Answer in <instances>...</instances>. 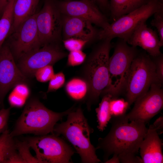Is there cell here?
Segmentation results:
<instances>
[{
    "label": "cell",
    "instance_id": "1",
    "mask_svg": "<svg viewBox=\"0 0 163 163\" xmlns=\"http://www.w3.org/2000/svg\"><path fill=\"white\" fill-rule=\"evenodd\" d=\"M126 114L112 117L110 120L111 127L109 132L105 137L98 139L96 148L103 151L104 162L112 155H136L138 152L148 128L145 123L141 120L129 123Z\"/></svg>",
    "mask_w": 163,
    "mask_h": 163
},
{
    "label": "cell",
    "instance_id": "2",
    "mask_svg": "<svg viewBox=\"0 0 163 163\" xmlns=\"http://www.w3.org/2000/svg\"><path fill=\"white\" fill-rule=\"evenodd\" d=\"M112 39L105 38L94 48L82 68L83 79L87 82L88 91L86 101L88 110L97 102L100 96L107 92L109 84V54Z\"/></svg>",
    "mask_w": 163,
    "mask_h": 163
},
{
    "label": "cell",
    "instance_id": "3",
    "mask_svg": "<svg viewBox=\"0 0 163 163\" xmlns=\"http://www.w3.org/2000/svg\"><path fill=\"white\" fill-rule=\"evenodd\" d=\"M67 120L56 124L53 133L62 135L80 155L82 163H98L100 160L96 148L91 144L90 135L93 129L89 126L81 107L73 108L67 114Z\"/></svg>",
    "mask_w": 163,
    "mask_h": 163
},
{
    "label": "cell",
    "instance_id": "4",
    "mask_svg": "<svg viewBox=\"0 0 163 163\" xmlns=\"http://www.w3.org/2000/svg\"><path fill=\"white\" fill-rule=\"evenodd\" d=\"M73 107L62 112H56L47 108L37 99H32L26 105L10 135L13 137L27 133L42 136L53 133L57 122Z\"/></svg>",
    "mask_w": 163,
    "mask_h": 163
},
{
    "label": "cell",
    "instance_id": "5",
    "mask_svg": "<svg viewBox=\"0 0 163 163\" xmlns=\"http://www.w3.org/2000/svg\"><path fill=\"white\" fill-rule=\"evenodd\" d=\"M157 82L162 84L156 75L152 56L139 52L132 62L125 89L126 101L129 106L144 95L152 84Z\"/></svg>",
    "mask_w": 163,
    "mask_h": 163
},
{
    "label": "cell",
    "instance_id": "6",
    "mask_svg": "<svg viewBox=\"0 0 163 163\" xmlns=\"http://www.w3.org/2000/svg\"><path fill=\"white\" fill-rule=\"evenodd\" d=\"M138 52L136 47L130 46L126 41L118 38L109 58V84L105 94H110L112 98H116L125 91L132 62Z\"/></svg>",
    "mask_w": 163,
    "mask_h": 163
},
{
    "label": "cell",
    "instance_id": "7",
    "mask_svg": "<svg viewBox=\"0 0 163 163\" xmlns=\"http://www.w3.org/2000/svg\"><path fill=\"white\" fill-rule=\"evenodd\" d=\"M163 8V1L150 0L136 10L113 21L105 28L100 30L98 40L118 37L126 41L136 27L146 21L156 12Z\"/></svg>",
    "mask_w": 163,
    "mask_h": 163
},
{
    "label": "cell",
    "instance_id": "8",
    "mask_svg": "<svg viewBox=\"0 0 163 163\" xmlns=\"http://www.w3.org/2000/svg\"><path fill=\"white\" fill-rule=\"evenodd\" d=\"M25 141L35 152L39 163H70L75 152L64 140L54 134L30 137Z\"/></svg>",
    "mask_w": 163,
    "mask_h": 163
},
{
    "label": "cell",
    "instance_id": "9",
    "mask_svg": "<svg viewBox=\"0 0 163 163\" xmlns=\"http://www.w3.org/2000/svg\"><path fill=\"white\" fill-rule=\"evenodd\" d=\"M35 14L21 24L8 37L6 43L14 57L17 58L19 59L42 46L37 30Z\"/></svg>",
    "mask_w": 163,
    "mask_h": 163
},
{
    "label": "cell",
    "instance_id": "10",
    "mask_svg": "<svg viewBox=\"0 0 163 163\" xmlns=\"http://www.w3.org/2000/svg\"><path fill=\"white\" fill-rule=\"evenodd\" d=\"M61 13L52 2L46 1L41 9L35 14L39 37L42 46L56 43L59 40L62 30Z\"/></svg>",
    "mask_w": 163,
    "mask_h": 163
},
{
    "label": "cell",
    "instance_id": "11",
    "mask_svg": "<svg viewBox=\"0 0 163 163\" xmlns=\"http://www.w3.org/2000/svg\"><path fill=\"white\" fill-rule=\"evenodd\" d=\"M55 43L45 45L19 59L18 67L22 73L26 76L34 75L38 69L66 57L67 53Z\"/></svg>",
    "mask_w": 163,
    "mask_h": 163
},
{
    "label": "cell",
    "instance_id": "12",
    "mask_svg": "<svg viewBox=\"0 0 163 163\" xmlns=\"http://www.w3.org/2000/svg\"><path fill=\"white\" fill-rule=\"evenodd\" d=\"M162 84L155 83L148 91L137 99L131 111L126 114L130 121L139 120L145 123L157 114L163 108V90Z\"/></svg>",
    "mask_w": 163,
    "mask_h": 163
},
{
    "label": "cell",
    "instance_id": "13",
    "mask_svg": "<svg viewBox=\"0 0 163 163\" xmlns=\"http://www.w3.org/2000/svg\"><path fill=\"white\" fill-rule=\"evenodd\" d=\"M26 80V76L16 65L9 46L3 44L0 49V105L11 88Z\"/></svg>",
    "mask_w": 163,
    "mask_h": 163
},
{
    "label": "cell",
    "instance_id": "14",
    "mask_svg": "<svg viewBox=\"0 0 163 163\" xmlns=\"http://www.w3.org/2000/svg\"><path fill=\"white\" fill-rule=\"evenodd\" d=\"M57 6L61 14L81 18L104 29L109 24L106 17L93 2L79 0H62Z\"/></svg>",
    "mask_w": 163,
    "mask_h": 163
},
{
    "label": "cell",
    "instance_id": "15",
    "mask_svg": "<svg viewBox=\"0 0 163 163\" xmlns=\"http://www.w3.org/2000/svg\"><path fill=\"white\" fill-rule=\"evenodd\" d=\"M146 22L140 23L126 41L131 46L141 47L151 56H158L161 54L158 35L156 31L148 26Z\"/></svg>",
    "mask_w": 163,
    "mask_h": 163
},
{
    "label": "cell",
    "instance_id": "16",
    "mask_svg": "<svg viewBox=\"0 0 163 163\" xmlns=\"http://www.w3.org/2000/svg\"><path fill=\"white\" fill-rule=\"evenodd\" d=\"M64 40L76 38L90 41L98 40V30L88 21L81 18L64 15L62 17Z\"/></svg>",
    "mask_w": 163,
    "mask_h": 163
},
{
    "label": "cell",
    "instance_id": "17",
    "mask_svg": "<svg viewBox=\"0 0 163 163\" xmlns=\"http://www.w3.org/2000/svg\"><path fill=\"white\" fill-rule=\"evenodd\" d=\"M159 135L150 125L139 148L142 163L163 162L162 143Z\"/></svg>",
    "mask_w": 163,
    "mask_h": 163
},
{
    "label": "cell",
    "instance_id": "18",
    "mask_svg": "<svg viewBox=\"0 0 163 163\" xmlns=\"http://www.w3.org/2000/svg\"><path fill=\"white\" fill-rule=\"evenodd\" d=\"M40 1L14 0L13 21L10 34L22 23L36 13V10Z\"/></svg>",
    "mask_w": 163,
    "mask_h": 163
},
{
    "label": "cell",
    "instance_id": "19",
    "mask_svg": "<svg viewBox=\"0 0 163 163\" xmlns=\"http://www.w3.org/2000/svg\"><path fill=\"white\" fill-rule=\"evenodd\" d=\"M150 0H110L109 9L114 21L147 3Z\"/></svg>",
    "mask_w": 163,
    "mask_h": 163
},
{
    "label": "cell",
    "instance_id": "20",
    "mask_svg": "<svg viewBox=\"0 0 163 163\" xmlns=\"http://www.w3.org/2000/svg\"><path fill=\"white\" fill-rule=\"evenodd\" d=\"M66 90L71 98L79 101L84 99L86 100L88 88L87 83L84 79L74 78L67 83L66 85Z\"/></svg>",
    "mask_w": 163,
    "mask_h": 163
},
{
    "label": "cell",
    "instance_id": "21",
    "mask_svg": "<svg viewBox=\"0 0 163 163\" xmlns=\"http://www.w3.org/2000/svg\"><path fill=\"white\" fill-rule=\"evenodd\" d=\"M112 98V96L110 94H104L102 96L98 107L95 109L98 123L97 128L100 131H103L105 129L112 118L109 104Z\"/></svg>",
    "mask_w": 163,
    "mask_h": 163
},
{
    "label": "cell",
    "instance_id": "22",
    "mask_svg": "<svg viewBox=\"0 0 163 163\" xmlns=\"http://www.w3.org/2000/svg\"><path fill=\"white\" fill-rule=\"evenodd\" d=\"M14 0H10L0 18V49L8 37L13 21V6Z\"/></svg>",
    "mask_w": 163,
    "mask_h": 163
},
{
    "label": "cell",
    "instance_id": "23",
    "mask_svg": "<svg viewBox=\"0 0 163 163\" xmlns=\"http://www.w3.org/2000/svg\"><path fill=\"white\" fill-rule=\"evenodd\" d=\"M13 138L7 129L0 135V163H6L11 155L17 151Z\"/></svg>",
    "mask_w": 163,
    "mask_h": 163
},
{
    "label": "cell",
    "instance_id": "24",
    "mask_svg": "<svg viewBox=\"0 0 163 163\" xmlns=\"http://www.w3.org/2000/svg\"><path fill=\"white\" fill-rule=\"evenodd\" d=\"M129 106L128 102L123 98H112L109 104L112 117H120L125 115Z\"/></svg>",
    "mask_w": 163,
    "mask_h": 163
},
{
    "label": "cell",
    "instance_id": "25",
    "mask_svg": "<svg viewBox=\"0 0 163 163\" xmlns=\"http://www.w3.org/2000/svg\"><path fill=\"white\" fill-rule=\"evenodd\" d=\"M16 150L18 151L24 163H39L38 160L31 154L30 147L26 141L15 142Z\"/></svg>",
    "mask_w": 163,
    "mask_h": 163
},
{
    "label": "cell",
    "instance_id": "26",
    "mask_svg": "<svg viewBox=\"0 0 163 163\" xmlns=\"http://www.w3.org/2000/svg\"><path fill=\"white\" fill-rule=\"evenodd\" d=\"M153 15V18L150 24L157 30L159 39L160 46L161 47L163 46V8L156 12Z\"/></svg>",
    "mask_w": 163,
    "mask_h": 163
},
{
    "label": "cell",
    "instance_id": "27",
    "mask_svg": "<svg viewBox=\"0 0 163 163\" xmlns=\"http://www.w3.org/2000/svg\"><path fill=\"white\" fill-rule=\"evenodd\" d=\"M54 74L53 66L48 65L38 69L34 75L38 81L45 82L49 81Z\"/></svg>",
    "mask_w": 163,
    "mask_h": 163
},
{
    "label": "cell",
    "instance_id": "28",
    "mask_svg": "<svg viewBox=\"0 0 163 163\" xmlns=\"http://www.w3.org/2000/svg\"><path fill=\"white\" fill-rule=\"evenodd\" d=\"M89 41L76 38H69L63 40V43L65 47L70 51L82 50Z\"/></svg>",
    "mask_w": 163,
    "mask_h": 163
},
{
    "label": "cell",
    "instance_id": "29",
    "mask_svg": "<svg viewBox=\"0 0 163 163\" xmlns=\"http://www.w3.org/2000/svg\"><path fill=\"white\" fill-rule=\"evenodd\" d=\"M86 58V54L82 50L70 51L68 55L67 65L72 66L80 65L85 61Z\"/></svg>",
    "mask_w": 163,
    "mask_h": 163
},
{
    "label": "cell",
    "instance_id": "30",
    "mask_svg": "<svg viewBox=\"0 0 163 163\" xmlns=\"http://www.w3.org/2000/svg\"><path fill=\"white\" fill-rule=\"evenodd\" d=\"M65 81V76L63 72H60L54 74L49 81L47 92L59 89L64 85Z\"/></svg>",
    "mask_w": 163,
    "mask_h": 163
},
{
    "label": "cell",
    "instance_id": "31",
    "mask_svg": "<svg viewBox=\"0 0 163 163\" xmlns=\"http://www.w3.org/2000/svg\"><path fill=\"white\" fill-rule=\"evenodd\" d=\"M155 66V72L159 80L162 84L163 81V55L152 56Z\"/></svg>",
    "mask_w": 163,
    "mask_h": 163
},
{
    "label": "cell",
    "instance_id": "32",
    "mask_svg": "<svg viewBox=\"0 0 163 163\" xmlns=\"http://www.w3.org/2000/svg\"><path fill=\"white\" fill-rule=\"evenodd\" d=\"M26 100L13 91L8 97L9 102L12 107H22L25 104Z\"/></svg>",
    "mask_w": 163,
    "mask_h": 163
},
{
    "label": "cell",
    "instance_id": "33",
    "mask_svg": "<svg viewBox=\"0 0 163 163\" xmlns=\"http://www.w3.org/2000/svg\"><path fill=\"white\" fill-rule=\"evenodd\" d=\"M11 108H2L0 110V133L7 129Z\"/></svg>",
    "mask_w": 163,
    "mask_h": 163
},
{
    "label": "cell",
    "instance_id": "34",
    "mask_svg": "<svg viewBox=\"0 0 163 163\" xmlns=\"http://www.w3.org/2000/svg\"><path fill=\"white\" fill-rule=\"evenodd\" d=\"M118 156L121 163H142L141 158L135 154H129Z\"/></svg>",
    "mask_w": 163,
    "mask_h": 163
},
{
    "label": "cell",
    "instance_id": "35",
    "mask_svg": "<svg viewBox=\"0 0 163 163\" xmlns=\"http://www.w3.org/2000/svg\"><path fill=\"white\" fill-rule=\"evenodd\" d=\"M13 91L24 98L27 99L30 92L28 87L24 83L18 84L14 86Z\"/></svg>",
    "mask_w": 163,
    "mask_h": 163
},
{
    "label": "cell",
    "instance_id": "36",
    "mask_svg": "<svg viewBox=\"0 0 163 163\" xmlns=\"http://www.w3.org/2000/svg\"><path fill=\"white\" fill-rule=\"evenodd\" d=\"M152 126L154 128L159 135L163 133V118L161 116L158 118Z\"/></svg>",
    "mask_w": 163,
    "mask_h": 163
},
{
    "label": "cell",
    "instance_id": "37",
    "mask_svg": "<svg viewBox=\"0 0 163 163\" xmlns=\"http://www.w3.org/2000/svg\"><path fill=\"white\" fill-rule=\"evenodd\" d=\"M24 163L22 158L17 151L11 155L6 162V163Z\"/></svg>",
    "mask_w": 163,
    "mask_h": 163
},
{
    "label": "cell",
    "instance_id": "38",
    "mask_svg": "<svg viewBox=\"0 0 163 163\" xmlns=\"http://www.w3.org/2000/svg\"><path fill=\"white\" fill-rule=\"evenodd\" d=\"M10 0H0V18Z\"/></svg>",
    "mask_w": 163,
    "mask_h": 163
},
{
    "label": "cell",
    "instance_id": "39",
    "mask_svg": "<svg viewBox=\"0 0 163 163\" xmlns=\"http://www.w3.org/2000/svg\"><path fill=\"white\" fill-rule=\"evenodd\" d=\"M103 9H109V3L108 0H94Z\"/></svg>",
    "mask_w": 163,
    "mask_h": 163
},
{
    "label": "cell",
    "instance_id": "40",
    "mask_svg": "<svg viewBox=\"0 0 163 163\" xmlns=\"http://www.w3.org/2000/svg\"><path fill=\"white\" fill-rule=\"evenodd\" d=\"M104 163H120V162L118 155L116 154H113V157L107 160Z\"/></svg>",
    "mask_w": 163,
    "mask_h": 163
},
{
    "label": "cell",
    "instance_id": "41",
    "mask_svg": "<svg viewBox=\"0 0 163 163\" xmlns=\"http://www.w3.org/2000/svg\"><path fill=\"white\" fill-rule=\"evenodd\" d=\"M83 0V1H86V2H93V1H91V0Z\"/></svg>",
    "mask_w": 163,
    "mask_h": 163
},
{
    "label": "cell",
    "instance_id": "42",
    "mask_svg": "<svg viewBox=\"0 0 163 163\" xmlns=\"http://www.w3.org/2000/svg\"><path fill=\"white\" fill-rule=\"evenodd\" d=\"M159 0L163 1V0Z\"/></svg>",
    "mask_w": 163,
    "mask_h": 163
},
{
    "label": "cell",
    "instance_id": "43",
    "mask_svg": "<svg viewBox=\"0 0 163 163\" xmlns=\"http://www.w3.org/2000/svg\"></svg>",
    "mask_w": 163,
    "mask_h": 163
}]
</instances>
